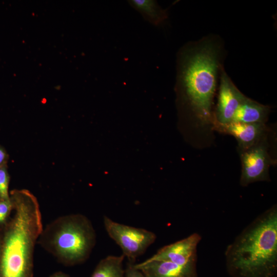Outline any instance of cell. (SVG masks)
Here are the masks:
<instances>
[{
  "label": "cell",
  "mask_w": 277,
  "mask_h": 277,
  "mask_svg": "<svg viewBox=\"0 0 277 277\" xmlns=\"http://www.w3.org/2000/svg\"><path fill=\"white\" fill-rule=\"evenodd\" d=\"M221 55V45L209 37L187 44L177 54L176 89L202 124L213 122L212 105Z\"/></svg>",
  "instance_id": "cell-1"
},
{
  "label": "cell",
  "mask_w": 277,
  "mask_h": 277,
  "mask_svg": "<svg viewBox=\"0 0 277 277\" xmlns=\"http://www.w3.org/2000/svg\"><path fill=\"white\" fill-rule=\"evenodd\" d=\"M0 252V277H33L36 243L43 229L36 197L26 189L13 190Z\"/></svg>",
  "instance_id": "cell-2"
},
{
  "label": "cell",
  "mask_w": 277,
  "mask_h": 277,
  "mask_svg": "<svg viewBox=\"0 0 277 277\" xmlns=\"http://www.w3.org/2000/svg\"><path fill=\"white\" fill-rule=\"evenodd\" d=\"M235 277H274L277 270V209L258 217L236 238L226 252Z\"/></svg>",
  "instance_id": "cell-3"
},
{
  "label": "cell",
  "mask_w": 277,
  "mask_h": 277,
  "mask_svg": "<svg viewBox=\"0 0 277 277\" xmlns=\"http://www.w3.org/2000/svg\"><path fill=\"white\" fill-rule=\"evenodd\" d=\"M37 243L60 263L74 266L89 258L96 243V233L85 215L70 214L43 228Z\"/></svg>",
  "instance_id": "cell-4"
},
{
  "label": "cell",
  "mask_w": 277,
  "mask_h": 277,
  "mask_svg": "<svg viewBox=\"0 0 277 277\" xmlns=\"http://www.w3.org/2000/svg\"><path fill=\"white\" fill-rule=\"evenodd\" d=\"M103 223L108 235L120 246L130 262L135 263L156 239L152 231L116 222L107 216H104Z\"/></svg>",
  "instance_id": "cell-5"
},
{
  "label": "cell",
  "mask_w": 277,
  "mask_h": 277,
  "mask_svg": "<svg viewBox=\"0 0 277 277\" xmlns=\"http://www.w3.org/2000/svg\"><path fill=\"white\" fill-rule=\"evenodd\" d=\"M238 150L242 164V186L270 180L269 169L272 160L268 152L266 138L250 148Z\"/></svg>",
  "instance_id": "cell-6"
},
{
  "label": "cell",
  "mask_w": 277,
  "mask_h": 277,
  "mask_svg": "<svg viewBox=\"0 0 277 277\" xmlns=\"http://www.w3.org/2000/svg\"><path fill=\"white\" fill-rule=\"evenodd\" d=\"M218 101L213 124L225 125L233 121L235 112L246 97L221 68Z\"/></svg>",
  "instance_id": "cell-7"
},
{
  "label": "cell",
  "mask_w": 277,
  "mask_h": 277,
  "mask_svg": "<svg viewBox=\"0 0 277 277\" xmlns=\"http://www.w3.org/2000/svg\"><path fill=\"white\" fill-rule=\"evenodd\" d=\"M201 239L197 233L192 234L163 247L147 260L166 261L183 266L195 267L196 248Z\"/></svg>",
  "instance_id": "cell-8"
},
{
  "label": "cell",
  "mask_w": 277,
  "mask_h": 277,
  "mask_svg": "<svg viewBox=\"0 0 277 277\" xmlns=\"http://www.w3.org/2000/svg\"><path fill=\"white\" fill-rule=\"evenodd\" d=\"M214 127L218 131L234 136L238 142V149H247L266 138L267 127L263 123L232 122L225 125L214 124Z\"/></svg>",
  "instance_id": "cell-9"
},
{
  "label": "cell",
  "mask_w": 277,
  "mask_h": 277,
  "mask_svg": "<svg viewBox=\"0 0 277 277\" xmlns=\"http://www.w3.org/2000/svg\"><path fill=\"white\" fill-rule=\"evenodd\" d=\"M134 265L146 277H197L195 267L183 266L166 261L146 260Z\"/></svg>",
  "instance_id": "cell-10"
},
{
  "label": "cell",
  "mask_w": 277,
  "mask_h": 277,
  "mask_svg": "<svg viewBox=\"0 0 277 277\" xmlns=\"http://www.w3.org/2000/svg\"><path fill=\"white\" fill-rule=\"evenodd\" d=\"M269 111L268 106L246 96L235 112L232 122L265 124Z\"/></svg>",
  "instance_id": "cell-11"
},
{
  "label": "cell",
  "mask_w": 277,
  "mask_h": 277,
  "mask_svg": "<svg viewBox=\"0 0 277 277\" xmlns=\"http://www.w3.org/2000/svg\"><path fill=\"white\" fill-rule=\"evenodd\" d=\"M128 3L145 19L153 25L159 26L167 18V10L162 9L155 1L130 0Z\"/></svg>",
  "instance_id": "cell-12"
},
{
  "label": "cell",
  "mask_w": 277,
  "mask_h": 277,
  "mask_svg": "<svg viewBox=\"0 0 277 277\" xmlns=\"http://www.w3.org/2000/svg\"><path fill=\"white\" fill-rule=\"evenodd\" d=\"M125 258L123 254L103 258L96 266L91 277H125Z\"/></svg>",
  "instance_id": "cell-13"
},
{
  "label": "cell",
  "mask_w": 277,
  "mask_h": 277,
  "mask_svg": "<svg viewBox=\"0 0 277 277\" xmlns=\"http://www.w3.org/2000/svg\"><path fill=\"white\" fill-rule=\"evenodd\" d=\"M9 175L4 165L0 166V200H10L9 193Z\"/></svg>",
  "instance_id": "cell-14"
},
{
  "label": "cell",
  "mask_w": 277,
  "mask_h": 277,
  "mask_svg": "<svg viewBox=\"0 0 277 277\" xmlns=\"http://www.w3.org/2000/svg\"><path fill=\"white\" fill-rule=\"evenodd\" d=\"M12 210L11 201L0 200V224L5 223L8 220Z\"/></svg>",
  "instance_id": "cell-15"
},
{
  "label": "cell",
  "mask_w": 277,
  "mask_h": 277,
  "mask_svg": "<svg viewBox=\"0 0 277 277\" xmlns=\"http://www.w3.org/2000/svg\"><path fill=\"white\" fill-rule=\"evenodd\" d=\"M134 263L128 262L125 269V277H146L139 269L134 267Z\"/></svg>",
  "instance_id": "cell-16"
},
{
  "label": "cell",
  "mask_w": 277,
  "mask_h": 277,
  "mask_svg": "<svg viewBox=\"0 0 277 277\" xmlns=\"http://www.w3.org/2000/svg\"><path fill=\"white\" fill-rule=\"evenodd\" d=\"M7 159V154L4 149L0 146V166L4 165Z\"/></svg>",
  "instance_id": "cell-17"
},
{
  "label": "cell",
  "mask_w": 277,
  "mask_h": 277,
  "mask_svg": "<svg viewBox=\"0 0 277 277\" xmlns=\"http://www.w3.org/2000/svg\"><path fill=\"white\" fill-rule=\"evenodd\" d=\"M50 277H69L67 274H65L64 272L59 271L55 272L52 274Z\"/></svg>",
  "instance_id": "cell-18"
},
{
  "label": "cell",
  "mask_w": 277,
  "mask_h": 277,
  "mask_svg": "<svg viewBox=\"0 0 277 277\" xmlns=\"http://www.w3.org/2000/svg\"><path fill=\"white\" fill-rule=\"evenodd\" d=\"M0 252H1V240H0Z\"/></svg>",
  "instance_id": "cell-19"
}]
</instances>
